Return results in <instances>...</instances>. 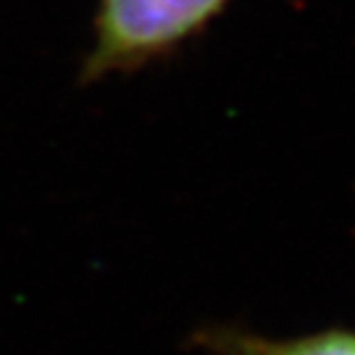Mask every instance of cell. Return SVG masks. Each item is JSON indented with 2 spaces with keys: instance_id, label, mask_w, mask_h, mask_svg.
Here are the masks:
<instances>
[{
  "instance_id": "6da1fadb",
  "label": "cell",
  "mask_w": 355,
  "mask_h": 355,
  "mask_svg": "<svg viewBox=\"0 0 355 355\" xmlns=\"http://www.w3.org/2000/svg\"><path fill=\"white\" fill-rule=\"evenodd\" d=\"M230 0H101L84 77L131 69L163 55L212 20Z\"/></svg>"
},
{
  "instance_id": "7a4b0ae2",
  "label": "cell",
  "mask_w": 355,
  "mask_h": 355,
  "mask_svg": "<svg viewBox=\"0 0 355 355\" xmlns=\"http://www.w3.org/2000/svg\"><path fill=\"white\" fill-rule=\"evenodd\" d=\"M205 355H355V328H323L269 338L239 326H205L193 336Z\"/></svg>"
}]
</instances>
